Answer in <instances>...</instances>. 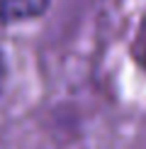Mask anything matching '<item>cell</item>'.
<instances>
[{"instance_id":"1","label":"cell","mask_w":146,"mask_h":149,"mask_svg":"<svg viewBox=\"0 0 146 149\" xmlns=\"http://www.w3.org/2000/svg\"><path fill=\"white\" fill-rule=\"evenodd\" d=\"M49 0H0V22L29 20L46 8Z\"/></svg>"},{"instance_id":"2","label":"cell","mask_w":146,"mask_h":149,"mask_svg":"<svg viewBox=\"0 0 146 149\" xmlns=\"http://www.w3.org/2000/svg\"><path fill=\"white\" fill-rule=\"evenodd\" d=\"M3 78H5V64H3V54H0V88H3Z\"/></svg>"}]
</instances>
